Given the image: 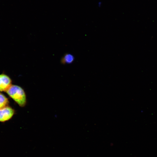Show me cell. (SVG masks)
<instances>
[{
  "label": "cell",
  "instance_id": "cell-1",
  "mask_svg": "<svg viewBox=\"0 0 157 157\" xmlns=\"http://www.w3.org/2000/svg\"><path fill=\"white\" fill-rule=\"evenodd\" d=\"M20 106L23 107L26 104V97L24 89L20 86L12 85L6 92Z\"/></svg>",
  "mask_w": 157,
  "mask_h": 157
},
{
  "label": "cell",
  "instance_id": "cell-2",
  "mask_svg": "<svg viewBox=\"0 0 157 157\" xmlns=\"http://www.w3.org/2000/svg\"><path fill=\"white\" fill-rule=\"evenodd\" d=\"M15 113L14 109L9 106L0 109V122H4L11 119Z\"/></svg>",
  "mask_w": 157,
  "mask_h": 157
},
{
  "label": "cell",
  "instance_id": "cell-3",
  "mask_svg": "<svg viewBox=\"0 0 157 157\" xmlns=\"http://www.w3.org/2000/svg\"><path fill=\"white\" fill-rule=\"evenodd\" d=\"M12 81L4 73L0 74V91L6 92L12 85Z\"/></svg>",
  "mask_w": 157,
  "mask_h": 157
},
{
  "label": "cell",
  "instance_id": "cell-4",
  "mask_svg": "<svg viewBox=\"0 0 157 157\" xmlns=\"http://www.w3.org/2000/svg\"><path fill=\"white\" fill-rule=\"evenodd\" d=\"M74 60V57L73 55L69 53H66L60 59V63L62 64H70Z\"/></svg>",
  "mask_w": 157,
  "mask_h": 157
},
{
  "label": "cell",
  "instance_id": "cell-5",
  "mask_svg": "<svg viewBox=\"0 0 157 157\" xmlns=\"http://www.w3.org/2000/svg\"><path fill=\"white\" fill-rule=\"evenodd\" d=\"M9 101L8 98L0 92V109L8 106Z\"/></svg>",
  "mask_w": 157,
  "mask_h": 157
}]
</instances>
